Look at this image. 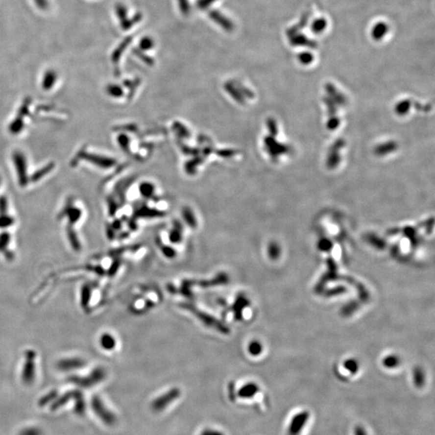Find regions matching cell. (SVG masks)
Wrapping results in <instances>:
<instances>
[{
  "label": "cell",
  "mask_w": 435,
  "mask_h": 435,
  "mask_svg": "<svg viewBox=\"0 0 435 435\" xmlns=\"http://www.w3.org/2000/svg\"><path fill=\"white\" fill-rule=\"evenodd\" d=\"M15 162H16V165L19 167V175H20L21 181L24 183L25 181V163L23 157L21 156V154L17 153V154L15 155Z\"/></svg>",
  "instance_id": "1"
}]
</instances>
